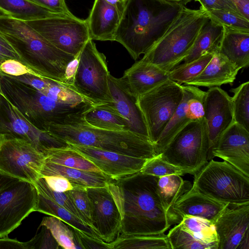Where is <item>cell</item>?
Listing matches in <instances>:
<instances>
[{
    "label": "cell",
    "mask_w": 249,
    "mask_h": 249,
    "mask_svg": "<svg viewBox=\"0 0 249 249\" xmlns=\"http://www.w3.org/2000/svg\"><path fill=\"white\" fill-rule=\"evenodd\" d=\"M159 178L140 171L108 182L107 187L121 217L119 234H161L178 224L160 196Z\"/></svg>",
    "instance_id": "1"
},
{
    "label": "cell",
    "mask_w": 249,
    "mask_h": 249,
    "mask_svg": "<svg viewBox=\"0 0 249 249\" xmlns=\"http://www.w3.org/2000/svg\"><path fill=\"white\" fill-rule=\"evenodd\" d=\"M182 5L157 0H128L114 41L137 60L160 37Z\"/></svg>",
    "instance_id": "2"
},
{
    "label": "cell",
    "mask_w": 249,
    "mask_h": 249,
    "mask_svg": "<svg viewBox=\"0 0 249 249\" xmlns=\"http://www.w3.org/2000/svg\"><path fill=\"white\" fill-rule=\"evenodd\" d=\"M0 32L39 77L67 84L66 72L75 56L50 43L26 22L0 14Z\"/></svg>",
    "instance_id": "3"
},
{
    "label": "cell",
    "mask_w": 249,
    "mask_h": 249,
    "mask_svg": "<svg viewBox=\"0 0 249 249\" xmlns=\"http://www.w3.org/2000/svg\"><path fill=\"white\" fill-rule=\"evenodd\" d=\"M83 114L71 115L61 122L51 124L46 131L68 144L94 147L148 160L159 155L148 140L129 131L92 126L84 120Z\"/></svg>",
    "instance_id": "4"
},
{
    "label": "cell",
    "mask_w": 249,
    "mask_h": 249,
    "mask_svg": "<svg viewBox=\"0 0 249 249\" xmlns=\"http://www.w3.org/2000/svg\"><path fill=\"white\" fill-rule=\"evenodd\" d=\"M209 19L202 7L194 9L182 5L160 37L141 59L170 71L183 61Z\"/></svg>",
    "instance_id": "5"
},
{
    "label": "cell",
    "mask_w": 249,
    "mask_h": 249,
    "mask_svg": "<svg viewBox=\"0 0 249 249\" xmlns=\"http://www.w3.org/2000/svg\"><path fill=\"white\" fill-rule=\"evenodd\" d=\"M0 83L3 93L23 115L45 131L49 124L61 122L71 115L83 113L93 106L89 102L56 101L1 71Z\"/></svg>",
    "instance_id": "6"
},
{
    "label": "cell",
    "mask_w": 249,
    "mask_h": 249,
    "mask_svg": "<svg viewBox=\"0 0 249 249\" xmlns=\"http://www.w3.org/2000/svg\"><path fill=\"white\" fill-rule=\"evenodd\" d=\"M192 188L221 203H249V177L226 161L212 159L194 175Z\"/></svg>",
    "instance_id": "7"
},
{
    "label": "cell",
    "mask_w": 249,
    "mask_h": 249,
    "mask_svg": "<svg viewBox=\"0 0 249 249\" xmlns=\"http://www.w3.org/2000/svg\"><path fill=\"white\" fill-rule=\"evenodd\" d=\"M209 141L205 119L188 124L160 154L161 158L194 175L208 160Z\"/></svg>",
    "instance_id": "8"
},
{
    "label": "cell",
    "mask_w": 249,
    "mask_h": 249,
    "mask_svg": "<svg viewBox=\"0 0 249 249\" xmlns=\"http://www.w3.org/2000/svg\"><path fill=\"white\" fill-rule=\"evenodd\" d=\"M108 70L105 55L89 39L78 55L72 86L93 106L111 101L108 88Z\"/></svg>",
    "instance_id": "9"
},
{
    "label": "cell",
    "mask_w": 249,
    "mask_h": 249,
    "mask_svg": "<svg viewBox=\"0 0 249 249\" xmlns=\"http://www.w3.org/2000/svg\"><path fill=\"white\" fill-rule=\"evenodd\" d=\"M46 156L27 140L0 133V172L34 184L41 177Z\"/></svg>",
    "instance_id": "10"
},
{
    "label": "cell",
    "mask_w": 249,
    "mask_h": 249,
    "mask_svg": "<svg viewBox=\"0 0 249 249\" xmlns=\"http://www.w3.org/2000/svg\"><path fill=\"white\" fill-rule=\"evenodd\" d=\"M183 95L181 85L168 79L136 98L146 124L149 140L154 145L181 102Z\"/></svg>",
    "instance_id": "11"
},
{
    "label": "cell",
    "mask_w": 249,
    "mask_h": 249,
    "mask_svg": "<svg viewBox=\"0 0 249 249\" xmlns=\"http://www.w3.org/2000/svg\"><path fill=\"white\" fill-rule=\"evenodd\" d=\"M25 22L56 48L75 57L90 39L86 19L76 16L53 17Z\"/></svg>",
    "instance_id": "12"
},
{
    "label": "cell",
    "mask_w": 249,
    "mask_h": 249,
    "mask_svg": "<svg viewBox=\"0 0 249 249\" xmlns=\"http://www.w3.org/2000/svg\"><path fill=\"white\" fill-rule=\"evenodd\" d=\"M38 195L34 184L21 180L0 192V237L8 236L36 212Z\"/></svg>",
    "instance_id": "13"
},
{
    "label": "cell",
    "mask_w": 249,
    "mask_h": 249,
    "mask_svg": "<svg viewBox=\"0 0 249 249\" xmlns=\"http://www.w3.org/2000/svg\"><path fill=\"white\" fill-rule=\"evenodd\" d=\"M0 133L10 134L23 138L45 155L49 149L69 146L65 142L33 125L2 91L0 92Z\"/></svg>",
    "instance_id": "14"
},
{
    "label": "cell",
    "mask_w": 249,
    "mask_h": 249,
    "mask_svg": "<svg viewBox=\"0 0 249 249\" xmlns=\"http://www.w3.org/2000/svg\"><path fill=\"white\" fill-rule=\"evenodd\" d=\"M91 208V228L102 240L113 241L119 235L120 213L107 185L86 188Z\"/></svg>",
    "instance_id": "15"
},
{
    "label": "cell",
    "mask_w": 249,
    "mask_h": 249,
    "mask_svg": "<svg viewBox=\"0 0 249 249\" xmlns=\"http://www.w3.org/2000/svg\"><path fill=\"white\" fill-rule=\"evenodd\" d=\"M204 119L209 147L208 160L213 159L212 151L224 131L234 122L231 97L220 87L206 91Z\"/></svg>",
    "instance_id": "16"
},
{
    "label": "cell",
    "mask_w": 249,
    "mask_h": 249,
    "mask_svg": "<svg viewBox=\"0 0 249 249\" xmlns=\"http://www.w3.org/2000/svg\"><path fill=\"white\" fill-rule=\"evenodd\" d=\"M69 146L92 162L112 179L119 178L141 171L149 160L78 144Z\"/></svg>",
    "instance_id": "17"
},
{
    "label": "cell",
    "mask_w": 249,
    "mask_h": 249,
    "mask_svg": "<svg viewBox=\"0 0 249 249\" xmlns=\"http://www.w3.org/2000/svg\"><path fill=\"white\" fill-rule=\"evenodd\" d=\"M249 177V131L234 122L222 134L212 151Z\"/></svg>",
    "instance_id": "18"
},
{
    "label": "cell",
    "mask_w": 249,
    "mask_h": 249,
    "mask_svg": "<svg viewBox=\"0 0 249 249\" xmlns=\"http://www.w3.org/2000/svg\"><path fill=\"white\" fill-rule=\"evenodd\" d=\"M213 224L218 237L217 249H237L249 233V203L228 205Z\"/></svg>",
    "instance_id": "19"
},
{
    "label": "cell",
    "mask_w": 249,
    "mask_h": 249,
    "mask_svg": "<svg viewBox=\"0 0 249 249\" xmlns=\"http://www.w3.org/2000/svg\"><path fill=\"white\" fill-rule=\"evenodd\" d=\"M108 88L111 101L107 103L125 119L128 131L150 141L146 124L136 98L121 78H116L110 74Z\"/></svg>",
    "instance_id": "20"
},
{
    "label": "cell",
    "mask_w": 249,
    "mask_h": 249,
    "mask_svg": "<svg viewBox=\"0 0 249 249\" xmlns=\"http://www.w3.org/2000/svg\"><path fill=\"white\" fill-rule=\"evenodd\" d=\"M169 71L142 60L126 70L121 80L137 98L169 79Z\"/></svg>",
    "instance_id": "21"
},
{
    "label": "cell",
    "mask_w": 249,
    "mask_h": 249,
    "mask_svg": "<svg viewBox=\"0 0 249 249\" xmlns=\"http://www.w3.org/2000/svg\"><path fill=\"white\" fill-rule=\"evenodd\" d=\"M123 13L105 0H94L86 19L90 38L99 41H114Z\"/></svg>",
    "instance_id": "22"
},
{
    "label": "cell",
    "mask_w": 249,
    "mask_h": 249,
    "mask_svg": "<svg viewBox=\"0 0 249 249\" xmlns=\"http://www.w3.org/2000/svg\"><path fill=\"white\" fill-rule=\"evenodd\" d=\"M229 204L214 200L192 188L181 196L173 206L174 213L181 221L185 215L207 220L213 223Z\"/></svg>",
    "instance_id": "23"
},
{
    "label": "cell",
    "mask_w": 249,
    "mask_h": 249,
    "mask_svg": "<svg viewBox=\"0 0 249 249\" xmlns=\"http://www.w3.org/2000/svg\"><path fill=\"white\" fill-rule=\"evenodd\" d=\"M240 69L226 57L217 52L200 74L184 85L208 88L232 85Z\"/></svg>",
    "instance_id": "24"
},
{
    "label": "cell",
    "mask_w": 249,
    "mask_h": 249,
    "mask_svg": "<svg viewBox=\"0 0 249 249\" xmlns=\"http://www.w3.org/2000/svg\"><path fill=\"white\" fill-rule=\"evenodd\" d=\"M218 52L240 69L249 65V29L223 26Z\"/></svg>",
    "instance_id": "25"
},
{
    "label": "cell",
    "mask_w": 249,
    "mask_h": 249,
    "mask_svg": "<svg viewBox=\"0 0 249 249\" xmlns=\"http://www.w3.org/2000/svg\"><path fill=\"white\" fill-rule=\"evenodd\" d=\"M41 177L58 175L67 178L74 187H104L112 179L101 172L87 171L68 167L45 160Z\"/></svg>",
    "instance_id": "26"
},
{
    "label": "cell",
    "mask_w": 249,
    "mask_h": 249,
    "mask_svg": "<svg viewBox=\"0 0 249 249\" xmlns=\"http://www.w3.org/2000/svg\"><path fill=\"white\" fill-rule=\"evenodd\" d=\"M194 86L183 85V98L168 124L155 144L160 154L177 133L188 124L192 122L188 114V101L191 96Z\"/></svg>",
    "instance_id": "27"
},
{
    "label": "cell",
    "mask_w": 249,
    "mask_h": 249,
    "mask_svg": "<svg viewBox=\"0 0 249 249\" xmlns=\"http://www.w3.org/2000/svg\"><path fill=\"white\" fill-rule=\"evenodd\" d=\"M0 12L3 15L24 21L53 17H71L53 12L28 0H0Z\"/></svg>",
    "instance_id": "28"
},
{
    "label": "cell",
    "mask_w": 249,
    "mask_h": 249,
    "mask_svg": "<svg viewBox=\"0 0 249 249\" xmlns=\"http://www.w3.org/2000/svg\"><path fill=\"white\" fill-rule=\"evenodd\" d=\"M83 118L89 124L97 128L128 131L126 121L107 103L92 106L84 113Z\"/></svg>",
    "instance_id": "29"
},
{
    "label": "cell",
    "mask_w": 249,
    "mask_h": 249,
    "mask_svg": "<svg viewBox=\"0 0 249 249\" xmlns=\"http://www.w3.org/2000/svg\"><path fill=\"white\" fill-rule=\"evenodd\" d=\"M223 33V27L209 19L201 29L194 44L184 58V64L190 62L204 53L218 52Z\"/></svg>",
    "instance_id": "30"
},
{
    "label": "cell",
    "mask_w": 249,
    "mask_h": 249,
    "mask_svg": "<svg viewBox=\"0 0 249 249\" xmlns=\"http://www.w3.org/2000/svg\"><path fill=\"white\" fill-rule=\"evenodd\" d=\"M192 184L183 180L181 176L171 175L160 177L157 187L160 196L166 211L176 219L178 224L180 221L174 213L173 206L181 196L188 191Z\"/></svg>",
    "instance_id": "31"
},
{
    "label": "cell",
    "mask_w": 249,
    "mask_h": 249,
    "mask_svg": "<svg viewBox=\"0 0 249 249\" xmlns=\"http://www.w3.org/2000/svg\"><path fill=\"white\" fill-rule=\"evenodd\" d=\"M36 212H39L60 219L74 229H77L87 235L99 238L92 229L82 220L67 209L46 198L38 193Z\"/></svg>",
    "instance_id": "32"
},
{
    "label": "cell",
    "mask_w": 249,
    "mask_h": 249,
    "mask_svg": "<svg viewBox=\"0 0 249 249\" xmlns=\"http://www.w3.org/2000/svg\"><path fill=\"white\" fill-rule=\"evenodd\" d=\"M113 249H171L167 235H122L112 242Z\"/></svg>",
    "instance_id": "33"
},
{
    "label": "cell",
    "mask_w": 249,
    "mask_h": 249,
    "mask_svg": "<svg viewBox=\"0 0 249 249\" xmlns=\"http://www.w3.org/2000/svg\"><path fill=\"white\" fill-rule=\"evenodd\" d=\"M45 160L78 170L101 172L92 162L69 146L47 150Z\"/></svg>",
    "instance_id": "34"
},
{
    "label": "cell",
    "mask_w": 249,
    "mask_h": 249,
    "mask_svg": "<svg viewBox=\"0 0 249 249\" xmlns=\"http://www.w3.org/2000/svg\"><path fill=\"white\" fill-rule=\"evenodd\" d=\"M194 237L202 242L218 249V237L213 224L205 219L185 215L179 223Z\"/></svg>",
    "instance_id": "35"
},
{
    "label": "cell",
    "mask_w": 249,
    "mask_h": 249,
    "mask_svg": "<svg viewBox=\"0 0 249 249\" xmlns=\"http://www.w3.org/2000/svg\"><path fill=\"white\" fill-rule=\"evenodd\" d=\"M213 54L207 53L190 62L176 66L169 71V79L181 85L184 84L201 73L211 60Z\"/></svg>",
    "instance_id": "36"
},
{
    "label": "cell",
    "mask_w": 249,
    "mask_h": 249,
    "mask_svg": "<svg viewBox=\"0 0 249 249\" xmlns=\"http://www.w3.org/2000/svg\"><path fill=\"white\" fill-rule=\"evenodd\" d=\"M231 101L234 122L249 131V82H244L232 89Z\"/></svg>",
    "instance_id": "37"
},
{
    "label": "cell",
    "mask_w": 249,
    "mask_h": 249,
    "mask_svg": "<svg viewBox=\"0 0 249 249\" xmlns=\"http://www.w3.org/2000/svg\"><path fill=\"white\" fill-rule=\"evenodd\" d=\"M46 227L62 249H78L73 230L59 218L50 216L44 217L39 227Z\"/></svg>",
    "instance_id": "38"
},
{
    "label": "cell",
    "mask_w": 249,
    "mask_h": 249,
    "mask_svg": "<svg viewBox=\"0 0 249 249\" xmlns=\"http://www.w3.org/2000/svg\"><path fill=\"white\" fill-rule=\"evenodd\" d=\"M167 236L171 249H214L213 246L194 237L179 223L173 227Z\"/></svg>",
    "instance_id": "39"
},
{
    "label": "cell",
    "mask_w": 249,
    "mask_h": 249,
    "mask_svg": "<svg viewBox=\"0 0 249 249\" xmlns=\"http://www.w3.org/2000/svg\"><path fill=\"white\" fill-rule=\"evenodd\" d=\"M34 185L38 194L63 207L81 220L75 205L66 192L53 190L47 185L42 177L39 178Z\"/></svg>",
    "instance_id": "40"
},
{
    "label": "cell",
    "mask_w": 249,
    "mask_h": 249,
    "mask_svg": "<svg viewBox=\"0 0 249 249\" xmlns=\"http://www.w3.org/2000/svg\"><path fill=\"white\" fill-rule=\"evenodd\" d=\"M206 11L209 19L219 25L249 29V19L240 14L220 9Z\"/></svg>",
    "instance_id": "41"
},
{
    "label": "cell",
    "mask_w": 249,
    "mask_h": 249,
    "mask_svg": "<svg viewBox=\"0 0 249 249\" xmlns=\"http://www.w3.org/2000/svg\"><path fill=\"white\" fill-rule=\"evenodd\" d=\"M141 172L144 174L159 178L171 175H184L180 168L162 159L160 154L148 160Z\"/></svg>",
    "instance_id": "42"
},
{
    "label": "cell",
    "mask_w": 249,
    "mask_h": 249,
    "mask_svg": "<svg viewBox=\"0 0 249 249\" xmlns=\"http://www.w3.org/2000/svg\"><path fill=\"white\" fill-rule=\"evenodd\" d=\"M66 192L72 201L81 220L91 228V208L86 188L74 187L71 190Z\"/></svg>",
    "instance_id": "43"
},
{
    "label": "cell",
    "mask_w": 249,
    "mask_h": 249,
    "mask_svg": "<svg viewBox=\"0 0 249 249\" xmlns=\"http://www.w3.org/2000/svg\"><path fill=\"white\" fill-rule=\"evenodd\" d=\"M41 227L42 229L38 233L30 240L24 242L25 249H58L61 248L50 230L45 226Z\"/></svg>",
    "instance_id": "44"
},
{
    "label": "cell",
    "mask_w": 249,
    "mask_h": 249,
    "mask_svg": "<svg viewBox=\"0 0 249 249\" xmlns=\"http://www.w3.org/2000/svg\"><path fill=\"white\" fill-rule=\"evenodd\" d=\"M205 95L206 91L194 86L192 94L188 101V114L192 121L204 119Z\"/></svg>",
    "instance_id": "45"
},
{
    "label": "cell",
    "mask_w": 249,
    "mask_h": 249,
    "mask_svg": "<svg viewBox=\"0 0 249 249\" xmlns=\"http://www.w3.org/2000/svg\"><path fill=\"white\" fill-rule=\"evenodd\" d=\"M72 230L79 249H113L112 246L110 243L105 242L99 238L87 235L77 229H73Z\"/></svg>",
    "instance_id": "46"
},
{
    "label": "cell",
    "mask_w": 249,
    "mask_h": 249,
    "mask_svg": "<svg viewBox=\"0 0 249 249\" xmlns=\"http://www.w3.org/2000/svg\"><path fill=\"white\" fill-rule=\"evenodd\" d=\"M0 71L7 75L14 76L29 74L41 78L36 72L25 65L14 59H8L2 62L0 64Z\"/></svg>",
    "instance_id": "47"
},
{
    "label": "cell",
    "mask_w": 249,
    "mask_h": 249,
    "mask_svg": "<svg viewBox=\"0 0 249 249\" xmlns=\"http://www.w3.org/2000/svg\"><path fill=\"white\" fill-rule=\"evenodd\" d=\"M8 59L17 60L26 65L21 55L0 32V64Z\"/></svg>",
    "instance_id": "48"
},
{
    "label": "cell",
    "mask_w": 249,
    "mask_h": 249,
    "mask_svg": "<svg viewBox=\"0 0 249 249\" xmlns=\"http://www.w3.org/2000/svg\"><path fill=\"white\" fill-rule=\"evenodd\" d=\"M53 12L73 17L65 0H28Z\"/></svg>",
    "instance_id": "49"
},
{
    "label": "cell",
    "mask_w": 249,
    "mask_h": 249,
    "mask_svg": "<svg viewBox=\"0 0 249 249\" xmlns=\"http://www.w3.org/2000/svg\"><path fill=\"white\" fill-rule=\"evenodd\" d=\"M47 185L53 190L66 192L71 190L73 186L66 178L58 175L46 176L41 177Z\"/></svg>",
    "instance_id": "50"
},
{
    "label": "cell",
    "mask_w": 249,
    "mask_h": 249,
    "mask_svg": "<svg viewBox=\"0 0 249 249\" xmlns=\"http://www.w3.org/2000/svg\"><path fill=\"white\" fill-rule=\"evenodd\" d=\"M206 10L220 9L242 15L235 4L229 0H196Z\"/></svg>",
    "instance_id": "51"
},
{
    "label": "cell",
    "mask_w": 249,
    "mask_h": 249,
    "mask_svg": "<svg viewBox=\"0 0 249 249\" xmlns=\"http://www.w3.org/2000/svg\"><path fill=\"white\" fill-rule=\"evenodd\" d=\"M0 249H25L24 242L16 239H11L7 236L0 237Z\"/></svg>",
    "instance_id": "52"
},
{
    "label": "cell",
    "mask_w": 249,
    "mask_h": 249,
    "mask_svg": "<svg viewBox=\"0 0 249 249\" xmlns=\"http://www.w3.org/2000/svg\"><path fill=\"white\" fill-rule=\"evenodd\" d=\"M233 3L240 13L249 19V0H229Z\"/></svg>",
    "instance_id": "53"
},
{
    "label": "cell",
    "mask_w": 249,
    "mask_h": 249,
    "mask_svg": "<svg viewBox=\"0 0 249 249\" xmlns=\"http://www.w3.org/2000/svg\"><path fill=\"white\" fill-rule=\"evenodd\" d=\"M18 180H19V179L18 178L0 172V192Z\"/></svg>",
    "instance_id": "54"
},
{
    "label": "cell",
    "mask_w": 249,
    "mask_h": 249,
    "mask_svg": "<svg viewBox=\"0 0 249 249\" xmlns=\"http://www.w3.org/2000/svg\"><path fill=\"white\" fill-rule=\"evenodd\" d=\"M109 4L115 7L123 13L128 0H105Z\"/></svg>",
    "instance_id": "55"
},
{
    "label": "cell",
    "mask_w": 249,
    "mask_h": 249,
    "mask_svg": "<svg viewBox=\"0 0 249 249\" xmlns=\"http://www.w3.org/2000/svg\"><path fill=\"white\" fill-rule=\"evenodd\" d=\"M158 1L171 3H180L182 4V0H157ZM183 5V4H182Z\"/></svg>",
    "instance_id": "56"
},
{
    "label": "cell",
    "mask_w": 249,
    "mask_h": 249,
    "mask_svg": "<svg viewBox=\"0 0 249 249\" xmlns=\"http://www.w3.org/2000/svg\"><path fill=\"white\" fill-rule=\"evenodd\" d=\"M192 1H196V0H182V2L183 5H186L187 3Z\"/></svg>",
    "instance_id": "57"
},
{
    "label": "cell",
    "mask_w": 249,
    "mask_h": 249,
    "mask_svg": "<svg viewBox=\"0 0 249 249\" xmlns=\"http://www.w3.org/2000/svg\"><path fill=\"white\" fill-rule=\"evenodd\" d=\"M0 73H1V71H0ZM2 90H1V87H0V92H1Z\"/></svg>",
    "instance_id": "58"
},
{
    "label": "cell",
    "mask_w": 249,
    "mask_h": 249,
    "mask_svg": "<svg viewBox=\"0 0 249 249\" xmlns=\"http://www.w3.org/2000/svg\"></svg>",
    "instance_id": "59"
}]
</instances>
